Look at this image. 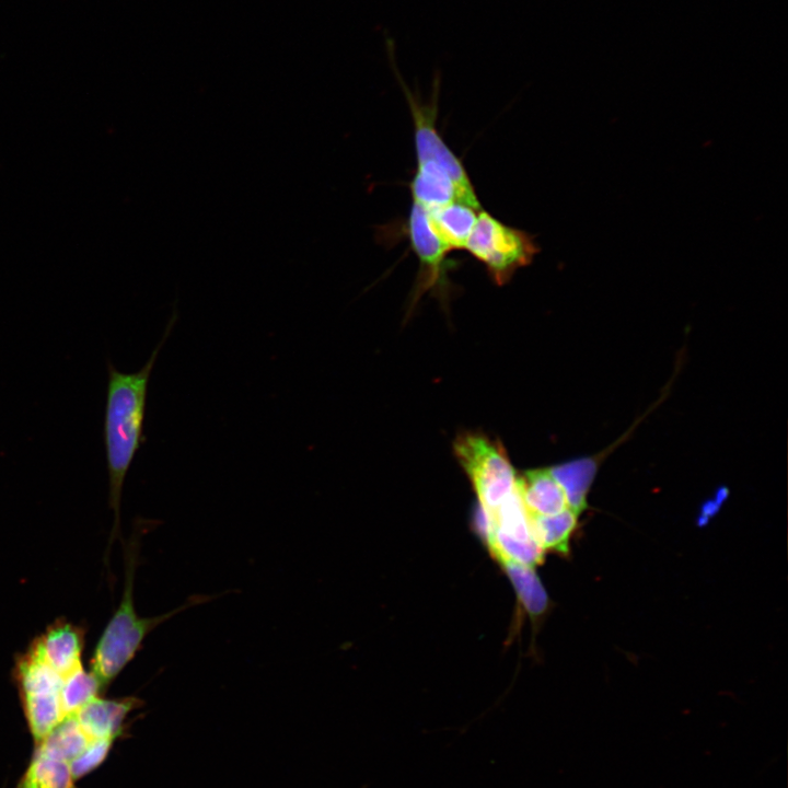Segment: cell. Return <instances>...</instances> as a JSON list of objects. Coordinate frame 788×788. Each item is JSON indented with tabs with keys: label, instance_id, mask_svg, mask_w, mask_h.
<instances>
[{
	"label": "cell",
	"instance_id": "cell-1",
	"mask_svg": "<svg viewBox=\"0 0 788 788\" xmlns=\"http://www.w3.org/2000/svg\"><path fill=\"white\" fill-rule=\"evenodd\" d=\"M177 321L173 312L164 334L146 363L125 373L107 361L104 444L108 472V503L114 512L109 544L119 534L123 488L134 457L141 447L149 381L158 356Z\"/></svg>",
	"mask_w": 788,
	"mask_h": 788
},
{
	"label": "cell",
	"instance_id": "cell-2",
	"mask_svg": "<svg viewBox=\"0 0 788 788\" xmlns=\"http://www.w3.org/2000/svg\"><path fill=\"white\" fill-rule=\"evenodd\" d=\"M140 534L134 533L125 548V582L121 600L100 636L91 658L90 671L99 681L102 691L130 663L153 629L176 614L212 599L209 595H194L166 613L150 617L139 616L134 602V582Z\"/></svg>",
	"mask_w": 788,
	"mask_h": 788
},
{
	"label": "cell",
	"instance_id": "cell-3",
	"mask_svg": "<svg viewBox=\"0 0 788 788\" xmlns=\"http://www.w3.org/2000/svg\"><path fill=\"white\" fill-rule=\"evenodd\" d=\"M385 47L392 69L404 91L410 109L417 163L432 162L437 164L455 184L457 201L480 210L479 199L463 162L449 148L437 128L440 77H436L433 80L431 101L424 103L414 95L398 73L394 54L395 43L390 36H386Z\"/></svg>",
	"mask_w": 788,
	"mask_h": 788
},
{
	"label": "cell",
	"instance_id": "cell-4",
	"mask_svg": "<svg viewBox=\"0 0 788 788\" xmlns=\"http://www.w3.org/2000/svg\"><path fill=\"white\" fill-rule=\"evenodd\" d=\"M454 454L475 491L479 509L490 515L518 489V475L498 440L479 431L455 438Z\"/></svg>",
	"mask_w": 788,
	"mask_h": 788
},
{
	"label": "cell",
	"instance_id": "cell-5",
	"mask_svg": "<svg viewBox=\"0 0 788 788\" xmlns=\"http://www.w3.org/2000/svg\"><path fill=\"white\" fill-rule=\"evenodd\" d=\"M464 250L485 266L498 286L509 282L515 271L530 265L541 251L534 235L506 224L483 209Z\"/></svg>",
	"mask_w": 788,
	"mask_h": 788
},
{
	"label": "cell",
	"instance_id": "cell-6",
	"mask_svg": "<svg viewBox=\"0 0 788 788\" xmlns=\"http://www.w3.org/2000/svg\"><path fill=\"white\" fill-rule=\"evenodd\" d=\"M407 235L420 267L412 298L414 305L425 292L438 291L445 282L447 257L451 251L432 231L427 211L415 204L407 219Z\"/></svg>",
	"mask_w": 788,
	"mask_h": 788
},
{
	"label": "cell",
	"instance_id": "cell-7",
	"mask_svg": "<svg viewBox=\"0 0 788 788\" xmlns=\"http://www.w3.org/2000/svg\"><path fill=\"white\" fill-rule=\"evenodd\" d=\"M31 644L62 677L82 664L84 630L69 621H55Z\"/></svg>",
	"mask_w": 788,
	"mask_h": 788
},
{
	"label": "cell",
	"instance_id": "cell-8",
	"mask_svg": "<svg viewBox=\"0 0 788 788\" xmlns=\"http://www.w3.org/2000/svg\"><path fill=\"white\" fill-rule=\"evenodd\" d=\"M140 705V699L134 696L119 699L97 696L72 715L90 740H116L123 732L128 715Z\"/></svg>",
	"mask_w": 788,
	"mask_h": 788
},
{
	"label": "cell",
	"instance_id": "cell-9",
	"mask_svg": "<svg viewBox=\"0 0 788 788\" xmlns=\"http://www.w3.org/2000/svg\"><path fill=\"white\" fill-rule=\"evenodd\" d=\"M518 488L528 514L552 515L569 509L566 493L549 468L525 472Z\"/></svg>",
	"mask_w": 788,
	"mask_h": 788
},
{
	"label": "cell",
	"instance_id": "cell-10",
	"mask_svg": "<svg viewBox=\"0 0 788 788\" xmlns=\"http://www.w3.org/2000/svg\"><path fill=\"white\" fill-rule=\"evenodd\" d=\"M480 210L453 201L427 211V216L434 234L452 252L465 248Z\"/></svg>",
	"mask_w": 788,
	"mask_h": 788
},
{
	"label": "cell",
	"instance_id": "cell-11",
	"mask_svg": "<svg viewBox=\"0 0 788 788\" xmlns=\"http://www.w3.org/2000/svg\"><path fill=\"white\" fill-rule=\"evenodd\" d=\"M409 188L413 204L426 211L457 201V190L452 178L432 162L417 163Z\"/></svg>",
	"mask_w": 788,
	"mask_h": 788
},
{
	"label": "cell",
	"instance_id": "cell-12",
	"mask_svg": "<svg viewBox=\"0 0 788 788\" xmlns=\"http://www.w3.org/2000/svg\"><path fill=\"white\" fill-rule=\"evenodd\" d=\"M533 540L545 551L568 553L569 540L577 526V518L571 509L552 515L528 514Z\"/></svg>",
	"mask_w": 788,
	"mask_h": 788
},
{
	"label": "cell",
	"instance_id": "cell-13",
	"mask_svg": "<svg viewBox=\"0 0 788 788\" xmlns=\"http://www.w3.org/2000/svg\"><path fill=\"white\" fill-rule=\"evenodd\" d=\"M73 780L67 761L37 748L20 788H72Z\"/></svg>",
	"mask_w": 788,
	"mask_h": 788
},
{
	"label": "cell",
	"instance_id": "cell-14",
	"mask_svg": "<svg viewBox=\"0 0 788 788\" xmlns=\"http://www.w3.org/2000/svg\"><path fill=\"white\" fill-rule=\"evenodd\" d=\"M549 470L564 488L569 509L579 515L587 507V494L595 475V463L583 459Z\"/></svg>",
	"mask_w": 788,
	"mask_h": 788
},
{
	"label": "cell",
	"instance_id": "cell-15",
	"mask_svg": "<svg viewBox=\"0 0 788 788\" xmlns=\"http://www.w3.org/2000/svg\"><path fill=\"white\" fill-rule=\"evenodd\" d=\"M91 741L93 740L88 738L76 717L69 715L37 744V748L70 763L85 750Z\"/></svg>",
	"mask_w": 788,
	"mask_h": 788
},
{
	"label": "cell",
	"instance_id": "cell-16",
	"mask_svg": "<svg viewBox=\"0 0 788 788\" xmlns=\"http://www.w3.org/2000/svg\"><path fill=\"white\" fill-rule=\"evenodd\" d=\"M101 685L93 673L81 664L63 677L60 699L67 716L77 712L82 706L100 696Z\"/></svg>",
	"mask_w": 788,
	"mask_h": 788
},
{
	"label": "cell",
	"instance_id": "cell-17",
	"mask_svg": "<svg viewBox=\"0 0 788 788\" xmlns=\"http://www.w3.org/2000/svg\"><path fill=\"white\" fill-rule=\"evenodd\" d=\"M517 594L531 615L542 614L547 605L545 590L533 568L514 563L503 564Z\"/></svg>",
	"mask_w": 788,
	"mask_h": 788
},
{
	"label": "cell",
	"instance_id": "cell-18",
	"mask_svg": "<svg viewBox=\"0 0 788 788\" xmlns=\"http://www.w3.org/2000/svg\"><path fill=\"white\" fill-rule=\"evenodd\" d=\"M115 739L93 740L85 750L69 763L73 779H79L100 766L108 755Z\"/></svg>",
	"mask_w": 788,
	"mask_h": 788
}]
</instances>
